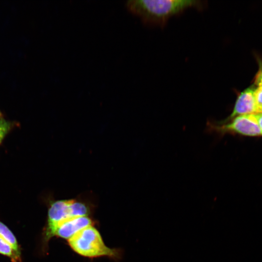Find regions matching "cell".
<instances>
[{
  "label": "cell",
  "mask_w": 262,
  "mask_h": 262,
  "mask_svg": "<svg viewBox=\"0 0 262 262\" xmlns=\"http://www.w3.org/2000/svg\"><path fill=\"white\" fill-rule=\"evenodd\" d=\"M253 97L256 114L262 113V86L255 89Z\"/></svg>",
  "instance_id": "obj_10"
},
{
  "label": "cell",
  "mask_w": 262,
  "mask_h": 262,
  "mask_svg": "<svg viewBox=\"0 0 262 262\" xmlns=\"http://www.w3.org/2000/svg\"><path fill=\"white\" fill-rule=\"evenodd\" d=\"M254 115L262 132V113L254 114Z\"/></svg>",
  "instance_id": "obj_12"
},
{
  "label": "cell",
  "mask_w": 262,
  "mask_h": 262,
  "mask_svg": "<svg viewBox=\"0 0 262 262\" xmlns=\"http://www.w3.org/2000/svg\"><path fill=\"white\" fill-rule=\"evenodd\" d=\"M0 254L8 257L11 262H22L21 254L17 253L9 243L0 238Z\"/></svg>",
  "instance_id": "obj_8"
},
{
  "label": "cell",
  "mask_w": 262,
  "mask_h": 262,
  "mask_svg": "<svg viewBox=\"0 0 262 262\" xmlns=\"http://www.w3.org/2000/svg\"><path fill=\"white\" fill-rule=\"evenodd\" d=\"M255 89L254 86H251L238 95L231 113L225 120L240 115L256 114L253 97Z\"/></svg>",
  "instance_id": "obj_6"
},
{
  "label": "cell",
  "mask_w": 262,
  "mask_h": 262,
  "mask_svg": "<svg viewBox=\"0 0 262 262\" xmlns=\"http://www.w3.org/2000/svg\"><path fill=\"white\" fill-rule=\"evenodd\" d=\"M259 69L255 78V83L259 86H262V62L259 61Z\"/></svg>",
  "instance_id": "obj_11"
},
{
  "label": "cell",
  "mask_w": 262,
  "mask_h": 262,
  "mask_svg": "<svg viewBox=\"0 0 262 262\" xmlns=\"http://www.w3.org/2000/svg\"><path fill=\"white\" fill-rule=\"evenodd\" d=\"M0 238L9 243L19 254H21V249L18 241L10 229L0 220Z\"/></svg>",
  "instance_id": "obj_7"
},
{
  "label": "cell",
  "mask_w": 262,
  "mask_h": 262,
  "mask_svg": "<svg viewBox=\"0 0 262 262\" xmlns=\"http://www.w3.org/2000/svg\"><path fill=\"white\" fill-rule=\"evenodd\" d=\"M3 116H2V114L1 113L0 111V120L2 118H3Z\"/></svg>",
  "instance_id": "obj_13"
},
{
  "label": "cell",
  "mask_w": 262,
  "mask_h": 262,
  "mask_svg": "<svg viewBox=\"0 0 262 262\" xmlns=\"http://www.w3.org/2000/svg\"><path fill=\"white\" fill-rule=\"evenodd\" d=\"M45 201L48 209L46 223L40 238L42 254L47 252L49 242L53 237L54 230L59 223L73 217L89 216L95 207L93 194L89 192L80 194L74 198L58 200L49 194Z\"/></svg>",
  "instance_id": "obj_1"
},
{
  "label": "cell",
  "mask_w": 262,
  "mask_h": 262,
  "mask_svg": "<svg viewBox=\"0 0 262 262\" xmlns=\"http://www.w3.org/2000/svg\"><path fill=\"white\" fill-rule=\"evenodd\" d=\"M205 1L194 0H130L127 9L140 18L144 23L164 26L171 17L187 9L202 10Z\"/></svg>",
  "instance_id": "obj_2"
},
{
  "label": "cell",
  "mask_w": 262,
  "mask_h": 262,
  "mask_svg": "<svg viewBox=\"0 0 262 262\" xmlns=\"http://www.w3.org/2000/svg\"><path fill=\"white\" fill-rule=\"evenodd\" d=\"M206 131L220 137L226 134L250 136L262 135L254 114L240 115L229 120H208Z\"/></svg>",
  "instance_id": "obj_4"
},
{
  "label": "cell",
  "mask_w": 262,
  "mask_h": 262,
  "mask_svg": "<svg viewBox=\"0 0 262 262\" xmlns=\"http://www.w3.org/2000/svg\"><path fill=\"white\" fill-rule=\"evenodd\" d=\"M67 241L71 249L82 257L89 258L107 257L117 261L122 256V251L120 248H112L106 246L94 225L80 230Z\"/></svg>",
  "instance_id": "obj_3"
},
{
  "label": "cell",
  "mask_w": 262,
  "mask_h": 262,
  "mask_svg": "<svg viewBox=\"0 0 262 262\" xmlns=\"http://www.w3.org/2000/svg\"><path fill=\"white\" fill-rule=\"evenodd\" d=\"M14 124L4 118L0 120V144L5 137L13 128Z\"/></svg>",
  "instance_id": "obj_9"
},
{
  "label": "cell",
  "mask_w": 262,
  "mask_h": 262,
  "mask_svg": "<svg viewBox=\"0 0 262 262\" xmlns=\"http://www.w3.org/2000/svg\"><path fill=\"white\" fill-rule=\"evenodd\" d=\"M95 221L90 216L71 218L59 223L55 228L53 236L66 240L83 229L95 225Z\"/></svg>",
  "instance_id": "obj_5"
}]
</instances>
